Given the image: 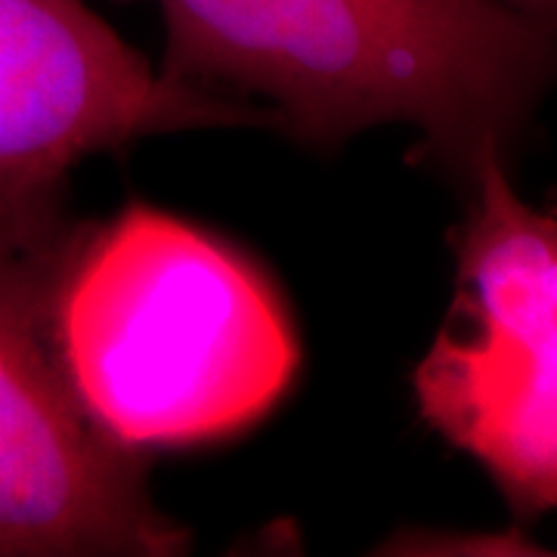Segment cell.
<instances>
[{"mask_svg":"<svg viewBox=\"0 0 557 557\" xmlns=\"http://www.w3.org/2000/svg\"><path fill=\"white\" fill-rule=\"evenodd\" d=\"M75 226L62 189L0 208V557L183 555L143 453L102 431L62 366L53 288Z\"/></svg>","mask_w":557,"mask_h":557,"instance_id":"3","label":"cell"},{"mask_svg":"<svg viewBox=\"0 0 557 557\" xmlns=\"http://www.w3.org/2000/svg\"><path fill=\"white\" fill-rule=\"evenodd\" d=\"M276 119L152 72L87 0H0V208L60 193L81 159L183 127Z\"/></svg>","mask_w":557,"mask_h":557,"instance_id":"5","label":"cell"},{"mask_svg":"<svg viewBox=\"0 0 557 557\" xmlns=\"http://www.w3.org/2000/svg\"><path fill=\"white\" fill-rule=\"evenodd\" d=\"M164 75L258 97L310 143L412 124L461 171L502 152L548 75L552 25L493 0H159Z\"/></svg>","mask_w":557,"mask_h":557,"instance_id":"1","label":"cell"},{"mask_svg":"<svg viewBox=\"0 0 557 557\" xmlns=\"http://www.w3.org/2000/svg\"><path fill=\"white\" fill-rule=\"evenodd\" d=\"M498 7H505L508 13H518L523 20L542 22V25H552L555 22L557 0H493Z\"/></svg>","mask_w":557,"mask_h":557,"instance_id":"6","label":"cell"},{"mask_svg":"<svg viewBox=\"0 0 557 557\" xmlns=\"http://www.w3.org/2000/svg\"><path fill=\"white\" fill-rule=\"evenodd\" d=\"M471 174L456 298L416 366L418 412L530 520L557 502V223L518 199L502 152Z\"/></svg>","mask_w":557,"mask_h":557,"instance_id":"4","label":"cell"},{"mask_svg":"<svg viewBox=\"0 0 557 557\" xmlns=\"http://www.w3.org/2000/svg\"><path fill=\"white\" fill-rule=\"evenodd\" d=\"M53 335L84 409L143 456L245 431L300 362L270 278L230 242L146 205L75 226Z\"/></svg>","mask_w":557,"mask_h":557,"instance_id":"2","label":"cell"}]
</instances>
